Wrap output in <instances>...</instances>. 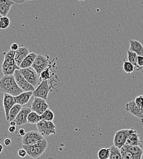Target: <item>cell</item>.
<instances>
[{"label": "cell", "mask_w": 143, "mask_h": 159, "mask_svg": "<svg viewBox=\"0 0 143 159\" xmlns=\"http://www.w3.org/2000/svg\"><path fill=\"white\" fill-rule=\"evenodd\" d=\"M50 91V87L48 80H43L41 83L33 91V96L34 98H40L43 99L47 100L48 96Z\"/></svg>", "instance_id": "cell-7"}, {"label": "cell", "mask_w": 143, "mask_h": 159, "mask_svg": "<svg viewBox=\"0 0 143 159\" xmlns=\"http://www.w3.org/2000/svg\"><path fill=\"white\" fill-rule=\"evenodd\" d=\"M109 159H123L121 153V150L116 146L113 145L110 147Z\"/></svg>", "instance_id": "cell-23"}, {"label": "cell", "mask_w": 143, "mask_h": 159, "mask_svg": "<svg viewBox=\"0 0 143 159\" xmlns=\"http://www.w3.org/2000/svg\"><path fill=\"white\" fill-rule=\"evenodd\" d=\"M33 95V91H28V92H23L20 95L14 97V99L16 103L17 104H20L21 106L27 104Z\"/></svg>", "instance_id": "cell-16"}, {"label": "cell", "mask_w": 143, "mask_h": 159, "mask_svg": "<svg viewBox=\"0 0 143 159\" xmlns=\"http://www.w3.org/2000/svg\"><path fill=\"white\" fill-rule=\"evenodd\" d=\"M12 1H14L15 3H17V4H22L25 2L24 0H11Z\"/></svg>", "instance_id": "cell-39"}, {"label": "cell", "mask_w": 143, "mask_h": 159, "mask_svg": "<svg viewBox=\"0 0 143 159\" xmlns=\"http://www.w3.org/2000/svg\"><path fill=\"white\" fill-rule=\"evenodd\" d=\"M32 111L31 108L23 107L14 120L17 123V125H23L28 123V115Z\"/></svg>", "instance_id": "cell-14"}, {"label": "cell", "mask_w": 143, "mask_h": 159, "mask_svg": "<svg viewBox=\"0 0 143 159\" xmlns=\"http://www.w3.org/2000/svg\"><path fill=\"white\" fill-rule=\"evenodd\" d=\"M80 1H85V0H79Z\"/></svg>", "instance_id": "cell-45"}, {"label": "cell", "mask_w": 143, "mask_h": 159, "mask_svg": "<svg viewBox=\"0 0 143 159\" xmlns=\"http://www.w3.org/2000/svg\"><path fill=\"white\" fill-rule=\"evenodd\" d=\"M38 55L35 53H29V54L24 59L20 65V69H25L31 67L34 61L36 59Z\"/></svg>", "instance_id": "cell-19"}, {"label": "cell", "mask_w": 143, "mask_h": 159, "mask_svg": "<svg viewBox=\"0 0 143 159\" xmlns=\"http://www.w3.org/2000/svg\"><path fill=\"white\" fill-rule=\"evenodd\" d=\"M125 146L133 154H137L143 152V149L140 146H130L127 144H125Z\"/></svg>", "instance_id": "cell-30"}, {"label": "cell", "mask_w": 143, "mask_h": 159, "mask_svg": "<svg viewBox=\"0 0 143 159\" xmlns=\"http://www.w3.org/2000/svg\"></svg>", "instance_id": "cell-47"}, {"label": "cell", "mask_w": 143, "mask_h": 159, "mask_svg": "<svg viewBox=\"0 0 143 159\" xmlns=\"http://www.w3.org/2000/svg\"><path fill=\"white\" fill-rule=\"evenodd\" d=\"M128 50L136 53L138 56H143V45L138 40H130Z\"/></svg>", "instance_id": "cell-18"}, {"label": "cell", "mask_w": 143, "mask_h": 159, "mask_svg": "<svg viewBox=\"0 0 143 159\" xmlns=\"http://www.w3.org/2000/svg\"><path fill=\"white\" fill-rule=\"evenodd\" d=\"M4 144L6 146H9L12 144V141L10 139H6L4 140Z\"/></svg>", "instance_id": "cell-36"}, {"label": "cell", "mask_w": 143, "mask_h": 159, "mask_svg": "<svg viewBox=\"0 0 143 159\" xmlns=\"http://www.w3.org/2000/svg\"><path fill=\"white\" fill-rule=\"evenodd\" d=\"M18 133H19V135H20V137H23V136H25V134H26V132H25V130L24 129H19Z\"/></svg>", "instance_id": "cell-38"}, {"label": "cell", "mask_w": 143, "mask_h": 159, "mask_svg": "<svg viewBox=\"0 0 143 159\" xmlns=\"http://www.w3.org/2000/svg\"><path fill=\"white\" fill-rule=\"evenodd\" d=\"M2 149H3V147H2V146L0 144V154L1 153V152H2Z\"/></svg>", "instance_id": "cell-41"}, {"label": "cell", "mask_w": 143, "mask_h": 159, "mask_svg": "<svg viewBox=\"0 0 143 159\" xmlns=\"http://www.w3.org/2000/svg\"><path fill=\"white\" fill-rule=\"evenodd\" d=\"M141 111H142V112H143V106H142V107H141Z\"/></svg>", "instance_id": "cell-42"}, {"label": "cell", "mask_w": 143, "mask_h": 159, "mask_svg": "<svg viewBox=\"0 0 143 159\" xmlns=\"http://www.w3.org/2000/svg\"><path fill=\"white\" fill-rule=\"evenodd\" d=\"M3 108L5 113L6 119L9 121V111L12 107L16 103L14 99V97L7 94H4L3 97Z\"/></svg>", "instance_id": "cell-13"}, {"label": "cell", "mask_w": 143, "mask_h": 159, "mask_svg": "<svg viewBox=\"0 0 143 159\" xmlns=\"http://www.w3.org/2000/svg\"><path fill=\"white\" fill-rule=\"evenodd\" d=\"M19 48V46L17 43H14L11 46V50L13 51H17Z\"/></svg>", "instance_id": "cell-35"}, {"label": "cell", "mask_w": 143, "mask_h": 159, "mask_svg": "<svg viewBox=\"0 0 143 159\" xmlns=\"http://www.w3.org/2000/svg\"><path fill=\"white\" fill-rule=\"evenodd\" d=\"M44 139L39 132L29 131L22 137V145H33Z\"/></svg>", "instance_id": "cell-10"}, {"label": "cell", "mask_w": 143, "mask_h": 159, "mask_svg": "<svg viewBox=\"0 0 143 159\" xmlns=\"http://www.w3.org/2000/svg\"><path fill=\"white\" fill-rule=\"evenodd\" d=\"M41 120V116L37 113L32 111L28 116V123L31 124H37Z\"/></svg>", "instance_id": "cell-24"}, {"label": "cell", "mask_w": 143, "mask_h": 159, "mask_svg": "<svg viewBox=\"0 0 143 159\" xmlns=\"http://www.w3.org/2000/svg\"><path fill=\"white\" fill-rule=\"evenodd\" d=\"M25 1H25H34V0H24Z\"/></svg>", "instance_id": "cell-43"}, {"label": "cell", "mask_w": 143, "mask_h": 159, "mask_svg": "<svg viewBox=\"0 0 143 159\" xmlns=\"http://www.w3.org/2000/svg\"><path fill=\"white\" fill-rule=\"evenodd\" d=\"M15 2L11 0H0V13L2 16L7 17L12 6Z\"/></svg>", "instance_id": "cell-17"}, {"label": "cell", "mask_w": 143, "mask_h": 159, "mask_svg": "<svg viewBox=\"0 0 143 159\" xmlns=\"http://www.w3.org/2000/svg\"><path fill=\"white\" fill-rule=\"evenodd\" d=\"M16 125H17V123L14 120L10 122V126H16Z\"/></svg>", "instance_id": "cell-40"}, {"label": "cell", "mask_w": 143, "mask_h": 159, "mask_svg": "<svg viewBox=\"0 0 143 159\" xmlns=\"http://www.w3.org/2000/svg\"><path fill=\"white\" fill-rule=\"evenodd\" d=\"M120 150L123 159H133V154L127 149L125 144L120 149Z\"/></svg>", "instance_id": "cell-28"}, {"label": "cell", "mask_w": 143, "mask_h": 159, "mask_svg": "<svg viewBox=\"0 0 143 159\" xmlns=\"http://www.w3.org/2000/svg\"><path fill=\"white\" fill-rule=\"evenodd\" d=\"M51 77V75L50 73V67L47 68L46 69H45L43 72H42L41 74H40V78L42 80H48L50 79Z\"/></svg>", "instance_id": "cell-31"}, {"label": "cell", "mask_w": 143, "mask_h": 159, "mask_svg": "<svg viewBox=\"0 0 143 159\" xmlns=\"http://www.w3.org/2000/svg\"><path fill=\"white\" fill-rule=\"evenodd\" d=\"M110 154V148H104L101 149L97 154L99 159H108Z\"/></svg>", "instance_id": "cell-27"}, {"label": "cell", "mask_w": 143, "mask_h": 159, "mask_svg": "<svg viewBox=\"0 0 143 159\" xmlns=\"http://www.w3.org/2000/svg\"><path fill=\"white\" fill-rule=\"evenodd\" d=\"M135 102L136 104V105L141 109L143 105V95L136 97L135 100Z\"/></svg>", "instance_id": "cell-32"}, {"label": "cell", "mask_w": 143, "mask_h": 159, "mask_svg": "<svg viewBox=\"0 0 143 159\" xmlns=\"http://www.w3.org/2000/svg\"><path fill=\"white\" fill-rule=\"evenodd\" d=\"M2 17V16H1V13H0V18Z\"/></svg>", "instance_id": "cell-44"}, {"label": "cell", "mask_w": 143, "mask_h": 159, "mask_svg": "<svg viewBox=\"0 0 143 159\" xmlns=\"http://www.w3.org/2000/svg\"><path fill=\"white\" fill-rule=\"evenodd\" d=\"M18 155L21 158H25L27 155V152L25 149L22 148L18 151Z\"/></svg>", "instance_id": "cell-33"}, {"label": "cell", "mask_w": 143, "mask_h": 159, "mask_svg": "<svg viewBox=\"0 0 143 159\" xmlns=\"http://www.w3.org/2000/svg\"><path fill=\"white\" fill-rule=\"evenodd\" d=\"M0 93L15 97L23 93V91L17 84L14 75H4L0 79Z\"/></svg>", "instance_id": "cell-1"}, {"label": "cell", "mask_w": 143, "mask_h": 159, "mask_svg": "<svg viewBox=\"0 0 143 159\" xmlns=\"http://www.w3.org/2000/svg\"><path fill=\"white\" fill-rule=\"evenodd\" d=\"M22 108L23 107L21 105L17 104V103H16L12 107V108L11 109V110L9 111V122L16 119V118L17 117V116L20 111Z\"/></svg>", "instance_id": "cell-22"}, {"label": "cell", "mask_w": 143, "mask_h": 159, "mask_svg": "<svg viewBox=\"0 0 143 159\" xmlns=\"http://www.w3.org/2000/svg\"><path fill=\"white\" fill-rule=\"evenodd\" d=\"M13 75L16 81L17 84L20 87V88L23 91V92L34 91L35 90L36 88L25 79V78L21 73L20 70H16Z\"/></svg>", "instance_id": "cell-8"}, {"label": "cell", "mask_w": 143, "mask_h": 159, "mask_svg": "<svg viewBox=\"0 0 143 159\" xmlns=\"http://www.w3.org/2000/svg\"><path fill=\"white\" fill-rule=\"evenodd\" d=\"M137 64L138 65L141 67H143V56H138V59H137Z\"/></svg>", "instance_id": "cell-34"}, {"label": "cell", "mask_w": 143, "mask_h": 159, "mask_svg": "<svg viewBox=\"0 0 143 159\" xmlns=\"http://www.w3.org/2000/svg\"><path fill=\"white\" fill-rule=\"evenodd\" d=\"M124 109L127 112L143 121V112L136 105L135 100L127 102L125 105Z\"/></svg>", "instance_id": "cell-12"}, {"label": "cell", "mask_w": 143, "mask_h": 159, "mask_svg": "<svg viewBox=\"0 0 143 159\" xmlns=\"http://www.w3.org/2000/svg\"><path fill=\"white\" fill-rule=\"evenodd\" d=\"M55 118L53 112L49 108H48L42 115H41V120L53 121Z\"/></svg>", "instance_id": "cell-26"}, {"label": "cell", "mask_w": 143, "mask_h": 159, "mask_svg": "<svg viewBox=\"0 0 143 159\" xmlns=\"http://www.w3.org/2000/svg\"><path fill=\"white\" fill-rule=\"evenodd\" d=\"M20 71L25 79L35 88L38 86L41 83L40 75L34 70L33 67H29L25 69H20Z\"/></svg>", "instance_id": "cell-5"}, {"label": "cell", "mask_w": 143, "mask_h": 159, "mask_svg": "<svg viewBox=\"0 0 143 159\" xmlns=\"http://www.w3.org/2000/svg\"><path fill=\"white\" fill-rule=\"evenodd\" d=\"M29 54V49L27 47H25V46L19 47V48L17 51H16L14 59L17 65L19 67L20 66L22 61Z\"/></svg>", "instance_id": "cell-15"}, {"label": "cell", "mask_w": 143, "mask_h": 159, "mask_svg": "<svg viewBox=\"0 0 143 159\" xmlns=\"http://www.w3.org/2000/svg\"><path fill=\"white\" fill-rule=\"evenodd\" d=\"M78 1H79V0H78Z\"/></svg>", "instance_id": "cell-46"}, {"label": "cell", "mask_w": 143, "mask_h": 159, "mask_svg": "<svg viewBox=\"0 0 143 159\" xmlns=\"http://www.w3.org/2000/svg\"><path fill=\"white\" fill-rule=\"evenodd\" d=\"M16 51L12 50L4 53V59L1 65V69L4 75H13L16 70H20L15 61Z\"/></svg>", "instance_id": "cell-2"}, {"label": "cell", "mask_w": 143, "mask_h": 159, "mask_svg": "<svg viewBox=\"0 0 143 159\" xmlns=\"http://www.w3.org/2000/svg\"><path fill=\"white\" fill-rule=\"evenodd\" d=\"M36 127L38 132L44 138L56 134V126L52 121L41 120L36 124Z\"/></svg>", "instance_id": "cell-4"}, {"label": "cell", "mask_w": 143, "mask_h": 159, "mask_svg": "<svg viewBox=\"0 0 143 159\" xmlns=\"http://www.w3.org/2000/svg\"><path fill=\"white\" fill-rule=\"evenodd\" d=\"M16 126H10L8 129V131L11 134H13L16 132Z\"/></svg>", "instance_id": "cell-37"}, {"label": "cell", "mask_w": 143, "mask_h": 159, "mask_svg": "<svg viewBox=\"0 0 143 159\" xmlns=\"http://www.w3.org/2000/svg\"><path fill=\"white\" fill-rule=\"evenodd\" d=\"M50 62L49 61V57L38 55L31 67H33L34 70L40 75L42 72L50 67Z\"/></svg>", "instance_id": "cell-9"}, {"label": "cell", "mask_w": 143, "mask_h": 159, "mask_svg": "<svg viewBox=\"0 0 143 159\" xmlns=\"http://www.w3.org/2000/svg\"><path fill=\"white\" fill-rule=\"evenodd\" d=\"M135 131L136 130L133 129H126L118 130L116 132L114 137V145L119 149H121L125 144L128 136Z\"/></svg>", "instance_id": "cell-6"}, {"label": "cell", "mask_w": 143, "mask_h": 159, "mask_svg": "<svg viewBox=\"0 0 143 159\" xmlns=\"http://www.w3.org/2000/svg\"><path fill=\"white\" fill-rule=\"evenodd\" d=\"M123 69L124 72L128 74H131L135 70V66L130 62L125 60H123Z\"/></svg>", "instance_id": "cell-25"}, {"label": "cell", "mask_w": 143, "mask_h": 159, "mask_svg": "<svg viewBox=\"0 0 143 159\" xmlns=\"http://www.w3.org/2000/svg\"><path fill=\"white\" fill-rule=\"evenodd\" d=\"M125 144L130 145V146H141V141L140 139V135L136 131L132 133L128 136Z\"/></svg>", "instance_id": "cell-20"}, {"label": "cell", "mask_w": 143, "mask_h": 159, "mask_svg": "<svg viewBox=\"0 0 143 159\" xmlns=\"http://www.w3.org/2000/svg\"><path fill=\"white\" fill-rule=\"evenodd\" d=\"M10 20L7 17L2 16L0 18V29L1 30H6L10 25Z\"/></svg>", "instance_id": "cell-29"}, {"label": "cell", "mask_w": 143, "mask_h": 159, "mask_svg": "<svg viewBox=\"0 0 143 159\" xmlns=\"http://www.w3.org/2000/svg\"><path fill=\"white\" fill-rule=\"evenodd\" d=\"M48 143L47 140L44 139L40 142L33 145H22L27 154L32 159H37L41 157L47 149Z\"/></svg>", "instance_id": "cell-3"}, {"label": "cell", "mask_w": 143, "mask_h": 159, "mask_svg": "<svg viewBox=\"0 0 143 159\" xmlns=\"http://www.w3.org/2000/svg\"><path fill=\"white\" fill-rule=\"evenodd\" d=\"M30 108L32 111L41 116L49 108V105L46 100L40 98H34Z\"/></svg>", "instance_id": "cell-11"}, {"label": "cell", "mask_w": 143, "mask_h": 159, "mask_svg": "<svg viewBox=\"0 0 143 159\" xmlns=\"http://www.w3.org/2000/svg\"><path fill=\"white\" fill-rule=\"evenodd\" d=\"M138 56V55L136 53L128 50V51H127V60L135 66V70H136V71H139V70H141L142 69V67H140L137 64Z\"/></svg>", "instance_id": "cell-21"}]
</instances>
